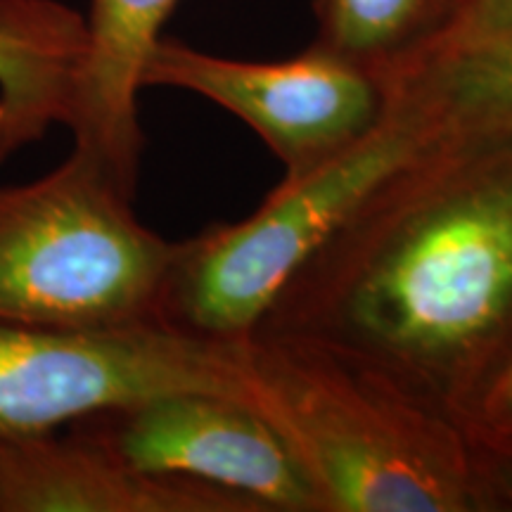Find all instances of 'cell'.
<instances>
[{
	"label": "cell",
	"mask_w": 512,
	"mask_h": 512,
	"mask_svg": "<svg viewBox=\"0 0 512 512\" xmlns=\"http://www.w3.org/2000/svg\"><path fill=\"white\" fill-rule=\"evenodd\" d=\"M254 335L344 351L463 420L512 337V133L441 136L403 164Z\"/></svg>",
	"instance_id": "1"
},
{
	"label": "cell",
	"mask_w": 512,
	"mask_h": 512,
	"mask_svg": "<svg viewBox=\"0 0 512 512\" xmlns=\"http://www.w3.org/2000/svg\"><path fill=\"white\" fill-rule=\"evenodd\" d=\"M242 375L325 512H484L463 420L394 375L290 335L249 337Z\"/></svg>",
	"instance_id": "2"
},
{
	"label": "cell",
	"mask_w": 512,
	"mask_h": 512,
	"mask_svg": "<svg viewBox=\"0 0 512 512\" xmlns=\"http://www.w3.org/2000/svg\"><path fill=\"white\" fill-rule=\"evenodd\" d=\"M441 136L420 107L389 91L387 114L361 143L283 178L247 219L174 242L157 320L214 342H247L292 275L389 176Z\"/></svg>",
	"instance_id": "3"
},
{
	"label": "cell",
	"mask_w": 512,
	"mask_h": 512,
	"mask_svg": "<svg viewBox=\"0 0 512 512\" xmlns=\"http://www.w3.org/2000/svg\"><path fill=\"white\" fill-rule=\"evenodd\" d=\"M174 242L72 150L50 174L0 185V320L117 328L157 320Z\"/></svg>",
	"instance_id": "4"
},
{
	"label": "cell",
	"mask_w": 512,
	"mask_h": 512,
	"mask_svg": "<svg viewBox=\"0 0 512 512\" xmlns=\"http://www.w3.org/2000/svg\"><path fill=\"white\" fill-rule=\"evenodd\" d=\"M242 344L188 335L159 320L117 328L0 320V444L166 394L247 401Z\"/></svg>",
	"instance_id": "5"
},
{
	"label": "cell",
	"mask_w": 512,
	"mask_h": 512,
	"mask_svg": "<svg viewBox=\"0 0 512 512\" xmlns=\"http://www.w3.org/2000/svg\"><path fill=\"white\" fill-rule=\"evenodd\" d=\"M147 86L197 93L235 114L280 159L285 178L361 143L389 107L387 79L320 43L287 60L249 62L159 38L145 62Z\"/></svg>",
	"instance_id": "6"
},
{
	"label": "cell",
	"mask_w": 512,
	"mask_h": 512,
	"mask_svg": "<svg viewBox=\"0 0 512 512\" xmlns=\"http://www.w3.org/2000/svg\"><path fill=\"white\" fill-rule=\"evenodd\" d=\"M69 427L136 470L219 486L264 512H325L283 434L238 396L166 394Z\"/></svg>",
	"instance_id": "7"
},
{
	"label": "cell",
	"mask_w": 512,
	"mask_h": 512,
	"mask_svg": "<svg viewBox=\"0 0 512 512\" xmlns=\"http://www.w3.org/2000/svg\"><path fill=\"white\" fill-rule=\"evenodd\" d=\"M0 512H264L197 479L121 463L74 427L0 444Z\"/></svg>",
	"instance_id": "8"
},
{
	"label": "cell",
	"mask_w": 512,
	"mask_h": 512,
	"mask_svg": "<svg viewBox=\"0 0 512 512\" xmlns=\"http://www.w3.org/2000/svg\"><path fill=\"white\" fill-rule=\"evenodd\" d=\"M178 0H91L86 55L67 126L74 152L136 200L145 136L138 117L145 62Z\"/></svg>",
	"instance_id": "9"
},
{
	"label": "cell",
	"mask_w": 512,
	"mask_h": 512,
	"mask_svg": "<svg viewBox=\"0 0 512 512\" xmlns=\"http://www.w3.org/2000/svg\"><path fill=\"white\" fill-rule=\"evenodd\" d=\"M86 17L55 0H0V164L67 126Z\"/></svg>",
	"instance_id": "10"
},
{
	"label": "cell",
	"mask_w": 512,
	"mask_h": 512,
	"mask_svg": "<svg viewBox=\"0 0 512 512\" xmlns=\"http://www.w3.org/2000/svg\"><path fill=\"white\" fill-rule=\"evenodd\" d=\"M387 86L418 105L446 136L512 133V36L427 50L389 74Z\"/></svg>",
	"instance_id": "11"
},
{
	"label": "cell",
	"mask_w": 512,
	"mask_h": 512,
	"mask_svg": "<svg viewBox=\"0 0 512 512\" xmlns=\"http://www.w3.org/2000/svg\"><path fill=\"white\" fill-rule=\"evenodd\" d=\"M456 0H316V43L387 79L430 50Z\"/></svg>",
	"instance_id": "12"
},
{
	"label": "cell",
	"mask_w": 512,
	"mask_h": 512,
	"mask_svg": "<svg viewBox=\"0 0 512 512\" xmlns=\"http://www.w3.org/2000/svg\"><path fill=\"white\" fill-rule=\"evenodd\" d=\"M467 434L512 444V337L463 411Z\"/></svg>",
	"instance_id": "13"
},
{
	"label": "cell",
	"mask_w": 512,
	"mask_h": 512,
	"mask_svg": "<svg viewBox=\"0 0 512 512\" xmlns=\"http://www.w3.org/2000/svg\"><path fill=\"white\" fill-rule=\"evenodd\" d=\"M508 36H512V0H456L451 22L430 50L477 46Z\"/></svg>",
	"instance_id": "14"
},
{
	"label": "cell",
	"mask_w": 512,
	"mask_h": 512,
	"mask_svg": "<svg viewBox=\"0 0 512 512\" xmlns=\"http://www.w3.org/2000/svg\"><path fill=\"white\" fill-rule=\"evenodd\" d=\"M484 512H512V444L472 437Z\"/></svg>",
	"instance_id": "15"
}]
</instances>
